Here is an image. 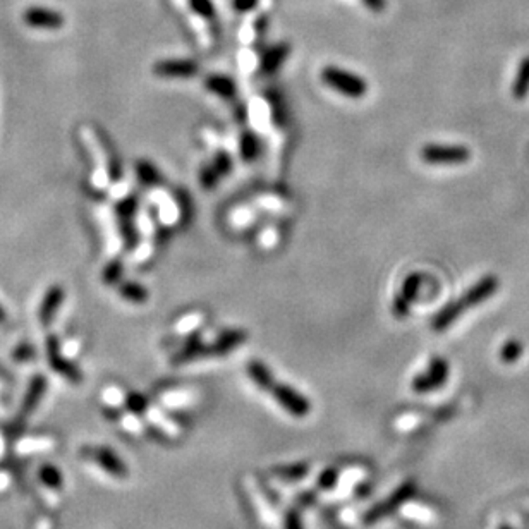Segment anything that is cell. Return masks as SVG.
<instances>
[{
	"label": "cell",
	"instance_id": "cell-3",
	"mask_svg": "<svg viewBox=\"0 0 529 529\" xmlns=\"http://www.w3.org/2000/svg\"><path fill=\"white\" fill-rule=\"evenodd\" d=\"M45 358L48 369H50L54 375H57L61 380H64V382L71 385H77L83 382V373H81V369L66 356L64 347H62L61 342H59L57 339H54V337H50V339L47 340Z\"/></svg>",
	"mask_w": 529,
	"mask_h": 529
},
{
	"label": "cell",
	"instance_id": "cell-30",
	"mask_svg": "<svg viewBox=\"0 0 529 529\" xmlns=\"http://www.w3.org/2000/svg\"><path fill=\"white\" fill-rule=\"evenodd\" d=\"M136 198L135 196H131V198H125L124 201L119 205V215L124 217V218H129L132 215V213L136 212Z\"/></svg>",
	"mask_w": 529,
	"mask_h": 529
},
{
	"label": "cell",
	"instance_id": "cell-21",
	"mask_svg": "<svg viewBox=\"0 0 529 529\" xmlns=\"http://www.w3.org/2000/svg\"><path fill=\"white\" fill-rule=\"evenodd\" d=\"M523 353H524L523 342L517 339H510V340H507L504 346H502L500 358H502V361L507 362V365H512V362H516L521 356H523Z\"/></svg>",
	"mask_w": 529,
	"mask_h": 529
},
{
	"label": "cell",
	"instance_id": "cell-29",
	"mask_svg": "<svg viewBox=\"0 0 529 529\" xmlns=\"http://www.w3.org/2000/svg\"><path fill=\"white\" fill-rule=\"evenodd\" d=\"M318 484H320L323 490H332L337 484V473L334 469H327V471L321 473V476L318 478Z\"/></svg>",
	"mask_w": 529,
	"mask_h": 529
},
{
	"label": "cell",
	"instance_id": "cell-22",
	"mask_svg": "<svg viewBox=\"0 0 529 529\" xmlns=\"http://www.w3.org/2000/svg\"><path fill=\"white\" fill-rule=\"evenodd\" d=\"M136 172H138L139 183H143L144 186H157V184H160V174L148 162H139Z\"/></svg>",
	"mask_w": 529,
	"mask_h": 529
},
{
	"label": "cell",
	"instance_id": "cell-15",
	"mask_svg": "<svg viewBox=\"0 0 529 529\" xmlns=\"http://www.w3.org/2000/svg\"><path fill=\"white\" fill-rule=\"evenodd\" d=\"M247 375H250V378L253 380L261 390H272V387L275 385V382H273V375L268 369V366L258 360L251 361L250 365H247Z\"/></svg>",
	"mask_w": 529,
	"mask_h": 529
},
{
	"label": "cell",
	"instance_id": "cell-14",
	"mask_svg": "<svg viewBox=\"0 0 529 529\" xmlns=\"http://www.w3.org/2000/svg\"><path fill=\"white\" fill-rule=\"evenodd\" d=\"M289 50H291V48H289L286 43H279V45L268 48L263 54V59H261V71L265 74L275 72L287 59Z\"/></svg>",
	"mask_w": 529,
	"mask_h": 529
},
{
	"label": "cell",
	"instance_id": "cell-11",
	"mask_svg": "<svg viewBox=\"0 0 529 529\" xmlns=\"http://www.w3.org/2000/svg\"><path fill=\"white\" fill-rule=\"evenodd\" d=\"M414 490H416V488H414L413 483H408V484H404V486H401L394 495H392L390 500H387L385 504L376 507V509H373L371 516H369L368 519H380V517L385 516V514L392 512V510H394L397 505L408 502L409 498L414 495Z\"/></svg>",
	"mask_w": 529,
	"mask_h": 529
},
{
	"label": "cell",
	"instance_id": "cell-16",
	"mask_svg": "<svg viewBox=\"0 0 529 529\" xmlns=\"http://www.w3.org/2000/svg\"><path fill=\"white\" fill-rule=\"evenodd\" d=\"M510 93L516 100H524L529 95V55L521 61L519 69H517L516 79H514Z\"/></svg>",
	"mask_w": 529,
	"mask_h": 529
},
{
	"label": "cell",
	"instance_id": "cell-9",
	"mask_svg": "<svg viewBox=\"0 0 529 529\" xmlns=\"http://www.w3.org/2000/svg\"><path fill=\"white\" fill-rule=\"evenodd\" d=\"M423 286V275L421 273H411L402 284L401 292L394 299V314L399 318H404L409 313L411 305L420 294V289Z\"/></svg>",
	"mask_w": 529,
	"mask_h": 529
},
{
	"label": "cell",
	"instance_id": "cell-32",
	"mask_svg": "<svg viewBox=\"0 0 529 529\" xmlns=\"http://www.w3.org/2000/svg\"><path fill=\"white\" fill-rule=\"evenodd\" d=\"M284 529H305V526H302L301 516H299V514L296 512V510H292V512L287 514L286 524H284Z\"/></svg>",
	"mask_w": 529,
	"mask_h": 529
},
{
	"label": "cell",
	"instance_id": "cell-4",
	"mask_svg": "<svg viewBox=\"0 0 529 529\" xmlns=\"http://www.w3.org/2000/svg\"><path fill=\"white\" fill-rule=\"evenodd\" d=\"M321 79H323V83L327 86L334 88L339 93L351 96V98H361L368 91V84H366V81L362 77L344 71V69L332 68V66H328V68H325L321 71Z\"/></svg>",
	"mask_w": 529,
	"mask_h": 529
},
{
	"label": "cell",
	"instance_id": "cell-35",
	"mask_svg": "<svg viewBox=\"0 0 529 529\" xmlns=\"http://www.w3.org/2000/svg\"><path fill=\"white\" fill-rule=\"evenodd\" d=\"M500 529H512V528H510V526H502Z\"/></svg>",
	"mask_w": 529,
	"mask_h": 529
},
{
	"label": "cell",
	"instance_id": "cell-26",
	"mask_svg": "<svg viewBox=\"0 0 529 529\" xmlns=\"http://www.w3.org/2000/svg\"><path fill=\"white\" fill-rule=\"evenodd\" d=\"M218 177H220V174L217 172V169L213 167V165H205V167L201 169V172H199V181H201L205 190H212V187H215L218 183Z\"/></svg>",
	"mask_w": 529,
	"mask_h": 529
},
{
	"label": "cell",
	"instance_id": "cell-10",
	"mask_svg": "<svg viewBox=\"0 0 529 529\" xmlns=\"http://www.w3.org/2000/svg\"><path fill=\"white\" fill-rule=\"evenodd\" d=\"M153 72L164 77H191L198 72V66L191 61H162L155 64Z\"/></svg>",
	"mask_w": 529,
	"mask_h": 529
},
{
	"label": "cell",
	"instance_id": "cell-20",
	"mask_svg": "<svg viewBox=\"0 0 529 529\" xmlns=\"http://www.w3.org/2000/svg\"><path fill=\"white\" fill-rule=\"evenodd\" d=\"M13 394H10V385L6 380V376L0 375V421L6 420L13 411Z\"/></svg>",
	"mask_w": 529,
	"mask_h": 529
},
{
	"label": "cell",
	"instance_id": "cell-19",
	"mask_svg": "<svg viewBox=\"0 0 529 529\" xmlns=\"http://www.w3.org/2000/svg\"><path fill=\"white\" fill-rule=\"evenodd\" d=\"M239 148H240V157H243V160L253 162L260 157L261 141L254 132H244V135L240 136Z\"/></svg>",
	"mask_w": 529,
	"mask_h": 529
},
{
	"label": "cell",
	"instance_id": "cell-12",
	"mask_svg": "<svg viewBox=\"0 0 529 529\" xmlns=\"http://www.w3.org/2000/svg\"><path fill=\"white\" fill-rule=\"evenodd\" d=\"M464 312H466V308L461 305L459 299L457 301L449 302V305L443 306V308L435 314V318H433V321H431L433 330H436V332L445 330V328H449L450 325H452Z\"/></svg>",
	"mask_w": 529,
	"mask_h": 529
},
{
	"label": "cell",
	"instance_id": "cell-6",
	"mask_svg": "<svg viewBox=\"0 0 529 529\" xmlns=\"http://www.w3.org/2000/svg\"><path fill=\"white\" fill-rule=\"evenodd\" d=\"M449 362L443 358H433L430 366L424 369L421 375L414 376L413 380V390L417 394H427V392L436 390V388L443 387L449 380Z\"/></svg>",
	"mask_w": 529,
	"mask_h": 529
},
{
	"label": "cell",
	"instance_id": "cell-5",
	"mask_svg": "<svg viewBox=\"0 0 529 529\" xmlns=\"http://www.w3.org/2000/svg\"><path fill=\"white\" fill-rule=\"evenodd\" d=\"M421 158L433 165H457L471 160V151L462 144H427L421 150Z\"/></svg>",
	"mask_w": 529,
	"mask_h": 529
},
{
	"label": "cell",
	"instance_id": "cell-33",
	"mask_svg": "<svg viewBox=\"0 0 529 529\" xmlns=\"http://www.w3.org/2000/svg\"><path fill=\"white\" fill-rule=\"evenodd\" d=\"M256 6V0H234V7L238 10H250Z\"/></svg>",
	"mask_w": 529,
	"mask_h": 529
},
{
	"label": "cell",
	"instance_id": "cell-25",
	"mask_svg": "<svg viewBox=\"0 0 529 529\" xmlns=\"http://www.w3.org/2000/svg\"><path fill=\"white\" fill-rule=\"evenodd\" d=\"M61 299H62V291L61 289H54V291L50 292V296H48L47 305L43 306V309H42V321L43 323H48V321L52 320V316H54V312L57 309Z\"/></svg>",
	"mask_w": 529,
	"mask_h": 529
},
{
	"label": "cell",
	"instance_id": "cell-1",
	"mask_svg": "<svg viewBox=\"0 0 529 529\" xmlns=\"http://www.w3.org/2000/svg\"><path fill=\"white\" fill-rule=\"evenodd\" d=\"M31 490L43 510H55L61 507L66 491V478L62 469L45 457L38 459L31 469Z\"/></svg>",
	"mask_w": 529,
	"mask_h": 529
},
{
	"label": "cell",
	"instance_id": "cell-31",
	"mask_svg": "<svg viewBox=\"0 0 529 529\" xmlns=\"http://www.w3.org/2000/svg\"><path fill=\"white\" fill-rule=\"evenodd\" d=\"M121 273H122V265L119 263V261H114V263H110L109 268L105 270V280L109 284L117 282V280L121 279Z\"/></svg>",
	"mask_w": 529,
	"mask_h": 529
},
{
	"label": "cell",
	"instance_id": "cell-24",
	"mask_svg": "<svg viewBox=\"0 0 529 529\" xmlns=\"http://www.w3.org/2000/svg\"><path fill=\"white\" fill-rule=\"evenodd\" d=\"M121 294L122 298L129 299V301L132 302H143L148 299V291L144 289L143 286H139V284H124V286L121 287Z\"/></svg>",
	"mask_w": 529,
	"mask_h": 529
},
{
	"label": "cell",
	"instance_id": "cell-34",
	"mask_svg": "<svg viewBox=\"0 0 529 529\" xmlns=\"http://www.w3.org/2000/svg\"><path fill=\"white\" fill-rule=\"evenodd\" d=\"M366 6L373 10H382L385 6V0H365Z\"/></svg>",
	"mask_w": 529,
	"mask_h": 529
},
{
	"label": "cell",
	"instance_id": "cell-28",
	"mask_svg": "<svg viewBox=\"0 0 529 529\" xmlns=\"http://www.w3.org/2000/svg\"><path fill=\"white\" fill-rule=\"evenodd\" d=\"M191 6L201 17L212 20V17L215 16V10H213V6L210 0H191Z\"/></svg>",
	"mask_w": 529,
	"mask_h": 529
},
{
	"label": "cell",
	"instance_id": "cell-27",
	"mask_svg": "<svg viewBox=\"0 0 529 529\" xmlns=\"http://www.w3.org/2000/svg\"><path fill=\"white\" fill-rule=\"evenodd\" d=\"M212 165L217 169V172L220 174V176H227L232 170V158L229 157L227 151H218L215 158H213Z\"/></svg>",
	"mask_w": 529,
	"mask_h": 529
},
{
	"label": "cell",
	"instance_id": "cell-18",
	"mask_svg": "<svg viewBox=\"0 0 529 529\" xmlns=\"http://www.w3.org/2000/svg\"><path fill=\"white\" fill-rule=\"evenodd\" d=\"M205 353H208V347L201 342L199 335H191L187 339V342L183 346V349L179 351V354L176 356V362L192 361Z\"/></svg>",
	"mask_w": 529,
	"mask_h": 529
},
{
	"label": "cell",
	"instance_id": "cell-17",
	"mask_svg": "<svg viewBox=\"0 0 529 529\" xmlns=\"http://www.w3.org/2000/svg\"><path fill=\"white\" fill-rule=\"evenodd\" d=\"M205 86H206V90L213 91V93L222 96V98H225V100H232L236 96L234 81L227 76H218V74H215V76L206 77Z\"/></svg>",
	"mask_w": 529,
	"mask_h": 529
},
{
	"label": "cell",
	"instance_id": "cell-8",
	"mask_svg": "<svg viewBox=\"0 0 529 529\" xmlns=\"http://www.w3.org/2000/svg\"><path fill=\"white\" fill-rule=\"evenodd\" d=\"M498 287H500V280H498L497 277L484 275V277H481L475 286L469 287L459 301H461V305L464 306L466 309L475 308V306L481 305V302L488 301V299H490L491 296L498 291Z\"/></svg>",
	"mask_w": 529,
	"mask_h": 529
},
{
	"label": "cell",
	"instance_id": "cell-7",
	"mask_svg": "<svg viewBox=\"0 0 529 529\" xmlns=\"http://www.w3.org/2000/svg\"><path fill=\"white\" fill-rule=\"evenodd\" d=\"M272 394L275 401L294 417H306L312 411V404L305 395L299 394L286 383H275L272 387Z\"/></svg>",
	"mask_w": 529,
	"mask_h": 529
},
{
	"label": "cell",
	"instance_id": "cell-23",
	"mask_svg": "<svg viewBox=\"0 0 529 529\" xmlns=\"http://www.w3.org/2000/svg\"><path fill=\"white\" fill-rule=\"evenodd\" d=\"M124 406L129 414L138 416V414H143L148 409V399L144 395L138 394V392H131V394H128L124 397Z\"/></svg>",
	"mask_w": 529,
	"mask_h": 529
},
{
	"label": "cell",
	"instance_id": "cell-2",
	"mask_svg": "<svg viewBox=\"0 0 529 529\" xmlns=\"http://www.w3.org/2000/svg\"><path fill=\"white\" fill-rule=\"evenodd\" d=\"M77 457L81 462L112 480H125L129 476L128 464L116 450L107 445H83L77 450Z\"/></svg>",
	"mask_w": 529,
	"mask_h": 529
},
{
	"label": "cell",
	"instance_id": "cell-13",
	"mask_svg": "<svg viewBox=\"0 0 529 529\" xmlns=\"http://www.w3.org/2000/svg\"><path fill=\"white\" fill-rule=\"evenodd\" d=\"M247 339V334L244 330H229L217 337L215 342L208 347V353L212 354H227L229 351L236 349L239 344H243Z\"/></svg>",
	"mask_w": 529,
	"mask_h": 529
}]
</instances>
